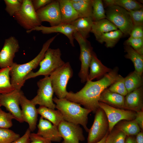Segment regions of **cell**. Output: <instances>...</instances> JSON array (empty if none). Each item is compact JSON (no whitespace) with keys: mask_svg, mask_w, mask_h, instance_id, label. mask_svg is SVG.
<instances>
[{"mask_svg":"<svg viewBox=\"0 0 143 143\" xmlns=\"http://www.w3.org/2000/svg\"><path fill=\"white\" fill-rule=\"evenodd\" d=\"M99 104L100 108L103 110L106 116L110 133L119 121L123 120H131L135 119L136 112H135L115 108L100 102Z\"/></svg>","mask_w":143,"mask_h":143,"instance_id":"obj_11","label":"cell"},{"mask_svg":"<svg viewBox=\"0 0 143 143\" xmlns=\"http://www.w3.org/2000/svg\"><path fill=\"white\" fill-rule=\"evenodd\" d=\"M117 128L127 136L136 135L141 131L140 127L135 119L123 122L118 126Z\"/></svg>","mask_w":143,"mask_h":143,"instance_id":"obj_32","label":"cell"},{"mask_svg":"<svg viewBox=\"0 0 143 143\" xmlns=\"http://www.w3.org/2000/svg\"><path fill=\"white\" fill-rule=\"evenodd\" d=\"M141 129H143V110L136 112L135 119Z\"/></svg>","mask_w":143,"mask_h":143,"instance_id":"obj_45","label":"cell"},{"mask_svg":"<svg viewBox=\"0 0 143 143\" xmlns=\"http://www.w3.org/2000/svg\"><path fill=\"white\" fill-rule=\"evenodd\" d=\"M124 143H137L136 139L131 136H127Z\"/></svg>","mask_w":143,"mask_h":143,"instance_id":"obj_47","label":"cell"},{"mask_svg":"<svg viewBox=\"0 0 143 143\" xmlns=\"http://www.w3.org/2000/svg\"><path fill=\"white\" fill-rule=\"evenodd\" d=\"M31 132L29 129L28 128L22 136L11 143H29L30 142V136Z\"/></svg>","mask_w":143,"mask_h":143,"instance_id":"obj_44","label":"cell"},{"mask_svg":"<svg viewBox=\"0 0 143 143\" xmlns=\"http://www.w3.org/2000/svg\"><path fill=\"white\" fill-rule=\"evenodd\" d=\"M14 119V117L10 113L6 112L0 108V128L9 129L11 127Z\"/></svg>","mask_w":143,"mask_h":143,"instance_id":"obj_37","label":"cell"},{"mask_svg":"<svg viewBox=\"0 0 143 143\" xmlns=\"http://www.w3.org/2000/svg\"><path fill=\"white\" fill-rule=\"evenodd\" d=\"M92 18L93 21L106 18L105 11L102 0H92Z\"/></svg>","mask_w":143,"mask_h":143,"instance_id":"obj_33","label":"cell"},{"mask_svg":"<svg viewBox=\"0 0 143 143\" xmlns=\"http://www.w3.org/2000/svg\"><path fill=\"white\" fill-rule=\"evenodd\" d=\"M108 136L109 143H124L127 135L122 132L117 130L111 133Z\"/></svg>","mask_w":143,"mask_h":143,"instance_id":"obj_40","label":"cell"},{"mask_svg":"<svg viewBox=\"0 0 143 143\" xmlns=\"http://www.w3.org/2000/svg\"><path fill=\"white\" fill-rule=\"evenodd\" d=\"M93 21L91 17H79L71 24L75 31L83 38L87 39L91 32Z\"/></svg>","mask_w":143,"mask_h":143,"instance_id":"obj_23","label":"cell"},{"mask_svg":"<svg viewBox=\"0 0 143 143\" xmlns=\"http://www.w3.org/2000/svg\"><path fill=\"white\" fill-rule=\"evenodd\" d=\"M60 135L63 139L61 143H79L85 137L80 125L65 120L61 122L58 126Z\"/></svg>","mask_w":143,"mask_h":143,"instance_id":"obj_12","label":"cell"},{"mask_svg":"<svg viewBox=\"0 0 143 143\" xmlns=\"http://www.w3.org/2000/svg\"><path fill=\"white\" fill-rule=\"evenodd\" d=\"M129 35L130 38H143V25L134 26Z\"/></svg>","mask_w":143,"mask_h":143,"instance_id":"obj_41","label":"cell"},{"mask_svg":"<svg viewBox=\"0 0 143 143\" xmlns=\"http://www.w3.org/2000/svg\"><path fill=\"white\" fill-rule=\"evenodd\" d=\"M58 35L52 37L46 41L39 53L32 60L23 64L13 63L10 67V74L11 83L15 89L21 90L25 82L24 81L25 77L39 65L43 58L46 51Z\"/></svg>","mask_w":143,"mask_h":143,"instance_id":"obj_3","label":"cell"},{"mask_svg":"<svg viewBox=\"0 0 143 143\" xmlns=\"http://www.w3.org/2000/svg\"><path fill=\"white\" fill-rule=\"evenodd\" d=\"M38 87L37 95L31 101L35 105L55 109L56 105L53 101L54 93L49 76L44 77L37 82Z\"/></svg>","mask_w":143,"mask_h":143,"instance_id":"obj_9","label":"cell"},{"mask_svg":"<svg viewBox=\"0 0 143 143\" xmlns=\"http://www.w3.org/2000/svg\"><path fill=\"white\" fill-rule=\"evenodd\" d=\"M125 109L136 112L143 108V86L128 93L124 98Z\"/></svg>","mask_w":143,"mask_h":143,"instance_id":"obj_19","label":"cell"},{"mask_svg":"<svg viewBox=\"0 0 143 143\" xmlns=\"http://www.w3.org/2000/svg\"><path fill=\"white\" fill-rule=\"evenodd\" d=\"M56 108L61 113L65 120L82 125L88 132L87 127L88 115L92 111L82 107L80 104L69 101L65 98H53Z\"/></svg>","mask_w":143,"mask_h":143,"instance_id":"obj_2","label":"cell"},{"mask_svg":"<svg viewBox=\"0 0 143 143\" xmlns=\"http://www.w3.org/2000/svg\"><path fill=\"white\" fill-rule=\"evenodd\" d=\"M38 114L54 125L58 127L60 123L64 120L63 117L57 110L50 108L44 106H40L37 109Z\"/></svg>","mask_w":143,"mask_h":143,"instance_id":"obj_24","label":"cell"},{"mask_svg":"<svg viewBox=\"0 0 143 143\" xmlns=\"http://www.w3.org/2000/svg\"><path fill=\"white\" fill-rule=\"evenodd\" d=\"M89 68L88 80L90 81L95 79H101L111 70L103 64L94 52Z\"/></svg>","mask_w":143,"mask_h":143,"instance_id":"obj_20","label":"cell"},{"mask_svg":"<svg viewBox=\"0 0 143 143\" xmlns=\"http://www.w3.org/2000/svg\"><path fill=\"white\" fill-rule=\"evenodd\" d=\"M108 88L111 92L124 96L128 93L125 84L124 78L119 74L117 80Z\"/></svg>","mask_w":143,"mask_h":143,"instance_id":"obj_34","label":"cell"},{"mask_svg":"<svg viewBox=\"0 0 143 143\" xmlns=\"http://www.w3.org/2000/svg\"><path fill=\"white\" fill-rule=\"evenodd\" d=\"M36 30L41 31L43 34H49L53 33H60L66 36L68 38L71 46H74V34L75 29L71 24H61L58 25L50 27L44 26L42 25L35 27L33 29L26 31L28 33Z\"/></svg>","mask_w":143,"mask_h":143,"instance_id":"obj_17","label":"cell"},{"mask_svg":"<svg viewBox=\"0 0 143 143\" xmlns=\"http://www.w3.org/2000/svg\"><path fill=\"white\" fill-rule=\"evenodd\" d=\"M21 91L15 89L10 92L0 94L1 106H4L12 114L15 119L20 123L24 122L19 107L20 98Z\"/></svg>","mask_w":143,"mask_h":143,"instance_id":"obj_13","label":"cell"},{"mask_svg":"<svg viewBox=\"0 0 143 143\" xmlns=\"http://www.w3.org/2000/svg\"><path fill=\"white\" fill-rule=\"evenodd\" d=\"M117 29L116 27L105 18L93 21L91 32L96 39L104 33Z\"/></svg>","mask_w":143,"mask_h":143,"instance_id":"obj_26","label":"cell"},{"mask_svg":"<svg viewBox=\"0 0 143 143\" xmlns=\"http://www.w3.org/2000/svg\"><path fill=\"white\" fill-rule=\"evenodd\" d=\"M29 143H52V142L45 138L37 133H30Z\"/></svg>","mask_w":143,"mask_h":143,"instance_id":"obj_42","label":"cell"},{"mask_svg":"<svg viewBox=\"0 0 143 143\" xmlns=\"http://www.w3.org/2000/svg\"><path fill=\"white\" fill-rule=\"evenodd\" d=\"M53 0H32V4L35 10L36 11L49 4Z\"/></svg>","mask_w":143,"mask_h":143,"instance_id":"obj_43","label":"cell"},{"mask_svg":"<svg viewBox=\"0 0 143 143\" xmlns=\"http://www.w3.org/2000/svg\"><path fill=\"white\" fill-rule=\"evenodd\" d=\"M103 1L107 7L117 6L127 11L136 10L143 8L141 4L134 0H104Z\"/></svg>","mask_w":143,"mask_h":143,"instance_id":"obj_30","label":"cell"},{"mask_svg":"<svg viewBox=\"0 0 143 143\" xmlns=\"http://www.w3.org/2000/svg\"><path fill=\"white\" fill-rule=\"evenodd\" d=\"M23 0H4L5 10L10 16H14L21 8Z\"/></svg>","mask_w":143,"mask_h":143,"instance_id":"obj_36","label":"cell"},{"mask_svg":"<svg viewBox=\"0 0 143 143\" xmlns=\"http://www.w3.org/2000/svg\"><path fill=\"white\" fill-rule=\"evenodd\" d=\"M108 135V133L100 141L96 143H104V142L106 140Z\"/></svg>","mask_w":143,"mask_h":143,"instance_id":"obj_48","label":"cell"},{"mask_svg":"<svg viewBox=\"0 0 143 143\" xmlns=\"http://www.w3.org/2000/svg\"><path fill=\"white\" fill-rule=\"evenodd\" d=\"M79 17H91L92 11V0H70Z\"/></svg>","mask_w":143,"mask_h":143,"instance_id":"obj_25","label":"cell"},{"mask_svg":"<svg viewBox=\"0 0 143 143\" xmlns=\"http://www.w3.org/2000/svg\"><path fill=\"white\" fill-rule=\"evenodd\" d=\"M73 36L74 39L78 43L80 50L79 59L81 65L78 76L81 82L84 83L88 80L89 69L93 52V48L87 39L83 38L76 31Z\"/></svg>","mask_w":143,"mask_h":143,"instance_id":"obj_7","label":"cell"},{"mask_svg":"<svg viewBox=\"0 0 143 143\" xmlns=\"http://www.w3.org/2000/svg\"><path fill=\"white\" fill-rule=\"evenodd\" d=\"M20 104L21 107L22 118L24 122L28 123L31 132H33L36 128L38 120V114L36 105L25 97L22 91Z\"/></svg>","mask_w":143,"mask_h":143,"instance_id":"obj_15","label":"cell"},{"mask_svg":"<svg viewBox=\"0 0 143 143\" xmlns=\"http://www.w3.org/2000/svg\"><path fill=\"white\" fill-rule=\"evenodd\" d=\"M124 78L125 84L128 93L143 86L142 75L135 70L131 72Z\"/></svg>","mask_w":143,"mask_h":143,"instance_id":"obj_29","label":"cell"},{"mask_svg":"<svg viewBox=\"0 0 143 143\" xmlns=\"http://www.w3.org/2000/svg\"><path fill=\"white\" fill-rule=\"evenodd\" d=\"M118 70V68L115 67L97 81L88 80L78 91L68 92L65 98L82 105L84 108L95 113L100 108L99 100L101 94L117 80L119 75Z\"/></svg>","mask_w":143,"mask_h":143,"instance_id":"obj_1","label":"cell"},{"mask_svg":"<svg viewBox=\"0 0 143 143\" xmlns=\"http://www.w3.org/2000/svg\"><path fill=\"white\" fill-rule=\"evenodd\" d=\"M40 21L49 23L51 26H56L61 23L59 4L58 1H53L36 11Z\"/></svg>","mask_w":143,"mask_h":143,"instance_id":"obj_14","label":"cell"},{"mask_svg":"<svg viewBox=\"0 0 143 143\" xmlns=\"http://www.w3.org/2000/svg\"><path fill=\"white\" fill-rule=\"evenodd\" d=\"M14 16L17 23L26 31L41 25L31 0H23L21 8Z\"/></svg>","mask_w":143,"mask_h":143,"instance_id":"obj_8","label":"cell"},{"mask_svg":"<svg viewBox=\"0 0 143 143\" xmlns=\"http://www.w3.org/2000/svg\"><path fill=\"white\" fill-rule=\"evenodd\" d=\"M1 102H0V108H1Z\"/></svg>","mask_w":143,"mask_h":143,"instance_id":"obj_50","label":"cell"},{"mask_svg":"<svg viewBox=\"0 0 143 143\" xmlns=\"http://www.w3.org/2000/svg\"><path fill=\"white\" fill-rule=\"evenodd\" d=\"M95 113L93 123L88 132L87 143H96L99 142L109 132L108 119L103 110L100 108Z\"/></svg>","mask_w":143,"mask_h":143,"instance_id":"obj_10","label":"cell"},{"mask_svg":"<svg viewBox=\"0 0 143 143\" xmlns=\"http://www.w3.org/2000/svg\"><path fill=\"white\" fill-rule=\"evenodd\" d=\"M104 143H109L108 140V139L107 137L106 140L105 142Z\"/></svg>","mask_w":143,"mask_h":143,"instance_id":"obj_49","label":"cell"},{"mask_svg":"<svg viewBox=\"0 0 143 143\" xmlns=\"http://www.w3.org/2000/svg\"><path fill=\"white\" fill-rule=\"evenodd\" d=\"M61 15V23L70 24L79 17L70 0H58Z\"/></svg>","mask_w":143,"mask_h":143,"instance_id":"obj_21","label":"cell"},{"mask_svg":"<svg viewBox=\"0 0 143 143\" xmlns=\"http://www.w3.org/2000/svg\"><path fill=\"white\" fill-rule=\"evenodd\" d=\"M19 46L18 40L11 36L5 40L0 52V68L10 67L13 64L15 53L18 51Z\"/></svg>","mask_w":143,"mask_h":143,"instance_id":"obj_16","label":"cell"},{"mask_svg":"<svg viewBox=\"0 0 143 143\" xmlns=\"http://www.w3.org/2000/svg\"><path fill=\"white\" fill-rule=\"evenodd\" d=\"M134 26L143 25V8L128 11Z\"/></svg>","mask_w":143,"mask_h":143,"instance_id":"obj_39","label":"cell"},{"mask_svg":"<svg viewBox=\"0 0 143 143\" xmlns=\"http://www.w3.org/2000/svg\"><path fill=\"white\" fill-rule=\"evenodd\" d=\"M73 73L70 63L67 62L49 76L54 93L58 98H65L68 92L66 87Z\"/></svg>","mask_w":143,"mask_h":143,"instance_id":"obj_5","label":"cell"},{"mask_svg":"<svg viewBox=\"0 0 143 143\" xmlns=\"http://www.w3.org/2000/svg\"><path fill=\"white\" fill-rule=\"evenodd\" d=\"M105 12L106 19L124 35H129L134 25L127 11L119 6L108 7Z\"/></svg>","mask_w":143,"mask_h":143,"instance_id":"obj_6","label":"cell"},{"mask_svg":"<svg viewBox=\"0 0 143 143\" xmlns=\"http://www.w3.org/2000/svg\"><path fill=\"white\" fill-rule=\"evenodd\" d=\"M124 49L126 53V58L131 60L133 62L135 70L140 74L143 72V55L133 49L129 46L125 45Z\"/></svg>","mask_w":143,"mask_h":143,"instance_id":"obj_27","label":"cell"},{"mask_svg":"<svg viewBox=\"0 0 143 143\" xmlns=\"http://www.w3.org/2000/svg\"><path fill=\"white\" fill-rule=\"evenodd\" d=\"M122 33L119 29L104 33L96 40L99 42L105 43L107 48H112L115 45L123 35Z\"/></svg>","mask_w":143,"mask_h":143,"instance_id":"obj_28","label":"cell"},{"mask_svg":"<svg viewBox=\"0 0 143 143\" xmlns=\"http://www.w3.org/2000/svg\"><path fill=\"white\" fill-rule=\"evenodd\" d=\"M124 98L123 96L110 91L107 88L101 94L99 102L115 108L125 109Z\"/></svg>","mask_w":143,"mask_h":143,"instance_id":"obj_22","label":"cell"},{"mask_svg":"<svg viewBox=\"0 0 143 143\" xmlns=\"http://www.w3.org/2000/svg\"><path fill=\"white\" fill-rule=\"evenodd\" d=\"M125 45L129 46L137 52L143 55V38L129 37L125 41Z\"/></svg>","mask_w":143,"mask_h":143,"instance_id":"obj_38","label":"cell"},{"mask_svg":"<svg viewBox=\"0 0 143 143\" xmlns=\"http://www.w3.org/2000/svg\"><path fill=\"white\" fill-rule=\"evenodd\" d=\"M61 53L60 48H49L44 57L39 63L40 68L35 72H31L25 77L24 81L40 75L49 76L65 63L61 58Z\"/></svg>","mask_w":143,"mask_h":143,"instance_id":"obj_4","label":"cell"},{"mask_svg":"<svg viewBox=\"0 0 143 143\" xmlns=\"http://www.w3.org/2000/svg\"><path fill=\"white\" fill-rule=\"evenodd\" d=\"M137 143H143V133L140 132L137 135L136 139Z\"/></svg>","mask_w":143,"mask_h":143,"instance_id":"obj_46","label":"cell"},{"mask_svg":"<svg viewBox=\"0 0 143 143\" xmlns=\"http://www.w3.org/2000/svg\"><path fill=\"white\" fill-rule=\"evenodd\" d=\"M10 67L0 68V94L7 93L15 89L10 82Z\"/></svg>","mask_w":143,"mask_h":143,"instance_id":"obj_31","label":"cell"},{"mask_svg":"<svg viewBox=\"0 0 143 143\" xmlns=\"http://www.w3.org/2000/svg\"><path fill=\"white\" fill-rule=\"evenodd\" d=\"M20 137L19 134L9 129L0 128V143H11Z\"/></svg>","mask_w":143,"mask_h":143,"instance_id":"obj_35","label":"cell"},{"mask_svg":"<svg viewBox=\"0 0 143 143\" xmlns=\"http://www.w3.org/2000/svg\"><path fill=\"white\" fill-rule=\"evenodd\" d=\"M37 133L51 142H60L62 139L58 127L41 117L37 125Z\"/></svg>","mask_w":143,"mask_h":143,"instance_id":"obj_18","label":"cell"}]
</instances>
